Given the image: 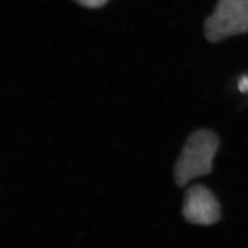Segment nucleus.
Returning a JSON list of instances; mask_svg holds the SVG:
<instances>
[{
  "instance_id": "obj_1",
  "label": "nucleus",
  "mask_w": 248,
  "mask_h": 248,
  "mask_svg": "<svg viewBox=\"0 0 248 248\" xmlns=\"http://www.w3.org/2000/svg\"><path fill=\"white\" fill-rule=\"evenodd\" d=\"M219 147V139L210 130H199L186 140L176 167L175 180L179 186H185L196 177L211 173L213 160Z\"/></svg>"
},
{
  "instance_id": "obj_2",
  "label": "nucleus",
  "mask_w": 248,
  "mask_h": 248,
  "mask_svg": "<svg viewBox=\"0 0 248 248\" xmlns=\"http://www.w3.org/2000/svg\"><path fill=\"white\" fill-rule=\"evenodd\" d=\"M205 38L213 44L248 32V0H218L204 22Z\"/></svg>"
},
{
  "instance_id": "obj_3",
  "label": "nucleus",
  "mask_w": 248,
  "mask_h": 248,
  "mask_svg": "<svg viewBox=\"0 0 248 248\" xmlns=\"http://www.w3.org/2000/svg\"><path fill=\"white\" fill-rule=\"evenodd\" d=\"M183 215L191 223L211 225L220 219V205L210 189L195 185L186 190Z\"/></svg>"
},
{
  "instance_id": "obj_4",
  "label": "nucleus",
  "mask_w": 248,
  "mask_h": 248,
  "mask_svg": "<svg viewBox=\"0 0 248 248\" xmlns=\"http://www.w3.org/2000/svg\"><path fill=\"white\" fill-rule=\"evenodd\" d=\"M81 6L89 8V9H98L104 6L108 0H75Z\"/></svg>"
},
{
  "instance_id": "obj_5",
  "label": "nucleus",
  "mask_w": 248,
  "mask_h": 248,
  "mask_svg": "<svg viewBox=\"0 0 248 248\" xmlns=\"http://www.w3.org/2000/svg\"><path fill=\"white\" fill-rule=\"evenodd\" d=\"M238 89L241 92H248V77L244 76L240 78L238 82Z\"/></svg>"
}]
</instances>
